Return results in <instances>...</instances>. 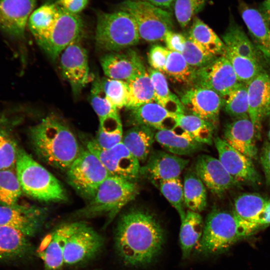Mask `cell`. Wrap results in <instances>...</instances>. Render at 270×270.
Here are the masks:
<instances>
[{
  "instance_id": "obj_1",
  "label": "cell",
  "mask_w": 270,
  "mask_h": 270,
  "mask_svg": "<svg viewBox=\"0 0 270 270\" xmlns=\"http://www.w3.org/2000/svg\"><path fill=\"white\" fill-rule=\"evenodd\" d=\"M164 230L150 212L133 210L122 214L116 226L114 248L126 266L139 267L150 264L162 250Z\"/></svg>"
},
{
  "instance_id": "obj_2",
  "label": "cell",
  "mask_w": 270,
  "mask_h": 270,
  "mask_svg": "<svg viewBox=\"0 0 270 270\" xmlns=\"http://www.w3.org/2000/svg\"><path fill=\"white\" fill-rule=\"evenodd\" d=\"M31 144L36 155L47 164L67 170L81 149L72 132L54 116H47L30 128Z\"/></svg>"
},
{
  "instance_id": "obj_3",
  "label": "cell",
  "mask_w": 270,
  "mask_h": 270,
  "mask_svg": "<svg viewBox=\"0 0 270 270\" xmlns=\"http://www.w3.org/2000/svg\"><path fill=\"white\" fill-rule=\"evenodd\" d=\"M15 168L22 190L28 196L46 202L66 200V190L59 180L20 148Z\"/></svg>"
},
{
  "instance_id": "obj_4",
  "label": "cell",
  "mask_w": 270,
  "mask_h": 270,
  "mask_svg": "<svg viewBox=\"0 0 270 270\" xmlns=\"http://www.w3.org/2000/svg\"><path fill=\"white\" fill-rule=\"evenodd\" d=\"M250 236L246 224L234 212L214 210L207 217L197 250L205 254H218Z\"/></svg>"
},
{
  "instance_id": "obj_5",
  "label": "cell",
  "mask_w": 270,
  "mask_h": 270,
  "mask_svg": "<svg viewBox=\"0 0 270 270\" xmlns=\"http://www.w3.org/2000/svg\"><path fill=\"white\" fill-rule=\"evenodd\" d=\"M138 191L135 182L110 176L100 185L90 202L76 214L84 218L106 215L109 223L136 198Z\"/></svg>"
},
{
  "instance_id": "obj_6",
  "label": "cell",
  "mask_w": 270,
  "mask_h": 270,
  "mask_svg": "<svg viewBox=\"0 0 270 270\" xmlns=\"http://www.w3.org/2000/svg\"><path fill=\"white\" fill-rule=\"evenodd\" d=\"M140 39L136 22L124 10L98 13L95 40L100 50L119 52L138 44Z\"/></svg>"
},
{
  "instance_id": "obj_7",
  "label": "cell",
  "mask_w": 270,
  "mask_h": 270,
  "mask_svg": "<svg viewBox=\"0 0 270 270\" xmlns=\"http://www.w3.org/2000/svg\"><path fill=\"white\" fill-rule=\"evenodd\" d=\"M122 10L134 19L140 38L149 42L164 40L166 34L172 30V13L150 2L126 0L120 6Z\"/></svg>"
},
{
  "instance_id": "obj_8",
  "label": "cell",
  "mask_w": 270,
  "mask_h": 270,
  "mask_svg": "<svg viewBox=\"0 0 270 270\" xmlns=\"http://www.w3.org/2000/svg\"><path fill=\"white\" fill-rule=\"evenodd\" d=\"M66 171L70 184L82 196L90 200L110 176L98 158L86 148L80 150Z\"/></svg>"
},
{
  "instance_id": "obj_9",
  "label": "cell",
  "mask_w": 270,
  "mask_h": 270,
  "mask_svg": "<svg viewBox=\"0 0 270 270\" xmlns=\"http://www.w3.org/2000/svg\"><path fill=\"white\" fill-rule=\"evenodd\" d=\"M83 22L78 14L70 13L60 6L58 16L46 34L37 41L38 44L55 60L70 44L79 40Z\"/></svg>"
},
{
  "instance_id": "obj_10",
  "label": "cell",
  "mask_w": 270,
  "mask_h": 270,
  "mask_svg": "<svg viewBox=\"0 0 270 270\" xmlns=\"http://www.w3.org/2000/svg\"><path fill=\"white\" fill-rule=\"evenodd\" d=\"M86 148L98 158L110 176L134 182L139 178L140 161L122 142L110 148L104 149L92 139L88 142Z\"/></svg>"
},
{
  "instance_id": "obj_11",
  "label": "cell",
  "mask_w": 270,
  "mask_h": 270,
  "mask_svg": "<svg viewBox=\"0 0 270 270\" xmlns=\"http://www.w3.org/2000/svg\"><path fill=\"white\" fill-rule=\"evenodd\" d=\"M240 82L226 53L195 70L192 85L212 90L222 98Z\"/></svg>"
},
{
  "instance_id": "obj_12",
  "label": "cell",
  "mask_w": 270,
  "mask_h": 270,
  "mask_svg": "<svg viewBox=\"0 0 270 270\" xmlns=\"http://www.w3.org/2000/svg\"><path fill=\"white\" fill-rule=\"evenodd\" d=\"M104 239L93 228L79 222L68 238L64 250V264L72 266L94 258L102 250Z\"/></svg>"
},
{
  "instance_id": "obj_13",
  "label": "cell",
  "mask_w": 270,
  "mask_h": 270,
  "mask_svg": "<svg viewBox=\"0 0 270 270\" xmlns=\"http://www.w3.org/2000/svg\"><path fill=\"white\" fill-rule=\"evenodd\" d=\"M62 74L69 82L74 94H78L91 79L86 50L76 40L60 54Z\"/></svg>"
},
{
  "instance_id": "obj_14",
  "label": "cell",
  "mask_w": 270,
  "mask_h": 270,
  "mask_svg": "<svg viewBox=\"0 0 270 270\" xmlns=\"http://www.w3.org/2000/svg\"><path fill=\"white\" fill-rule=\"evenodd\" d=\"M46 218V210L36 206L0 205V226L16 228L29 238L38 232Z\"/></svg>"
},
{
  "instance_id": "obj_15",
  "label": "cell",
  "mask_w": 270,
  "mask_h": 270,
  "mask_svg": "<svg viewBox=\"0 0 270 270\" xmlns=\"http://www.w3.org/2000/svg\"><path fill=\"white\" fill-rule=\"evenodd\" d=\"M180 100L184 110L205 120L214 126L217 122L221 108L222 97L214 91L199 86H192L185 91Z\"/></svg>"
},
{
  "instance_id": "obj_16",
  "label": "cell",
  "mask_w": 270,
  "mask_h": 270,
  "mask_svg": "<svg viewBox=\"0 0 270 270\" xmlns=\"http://www.w3.org/2000/svg\"><path fill=\"white\" fill-rule=\"evenodd\" d=\"M214 141L218 159L238 183L254 184L258 182V174L251 158L233 148L222 138L216 137Z\"/></svg>"
},
{
  "instance_id": "obj_17",
  "label": "cell",
  "mask_w": 270,
  "mask_h": 270,
  "mask_svg": "<svg viewBox=\"0 0 270 270\" xmlns=\"http://www.w3.org/2000/svg\"><path fill=\"white\" fill-rule=\"evenodd\" d=\"M79 222L62 224L48 233L42 240L38 254L45 270H60L64 265V250L66 240Z\"/></svg>"
},
{
  "instance_id": "obj_18",
  "label": "cell",
  "mask_w": 270,
  "mask_h": 270,
  "mask_svg": "<svg viewBox=\"0 0 270 270\" xmlns=\"http://www.w3.org/2000/svg\"><path fill=\"white\" fill-rule=\"evenodd\" d=\"M36 0H0V29L22 38Z\"/></svg>"
},
{
  "instance_id": "obj_19",
  "label": "cell",
  "mask_w": 270,
  "mask_h": 270,
  "mask_svg": "<svg viewBox=\"0 0 270 270\" xmlns=\"http://www.w3.org/2000/svg\"><path fill=\"white\" fill-rule=\"evenodd\" d=\"M188 162V160L178 156L155 150L150 153L146 164L141 167L140 174L158 185L164 180L180 178Z\"/></svg>"
},
{
  "instance_id": "obj_20",
  "label": "cell",
  "mask_w": 270,
  "mask_h": 270,
  "mask_svg": "<svg viewBox=\"0 0 270 270\" xmlns=\"http://www.w3.org/2000/svg\"><path fill=\"white\" fill-rule=\"evenodd\" d=\"M247 89L248 116L258 138L262 122L270 109V74L264 70L247 84Z\"/></svg>"
},
{
  "instance_id": "obj_21",
  "label": "cell",
  "mask_w": 270,
  "mask_h": 270,
  "mask_svg": "<svg viewBox=\"0 0 270 270\" xmlns=\"http://www.w3.org/2000/svg\"><path fill=\"white\" fill-rule=\"evenodd\" d=\"M195 173L213 194L220 195L238 182L218 159L209 155L200 156L195 164Z\"/></svg>"
},
{
  "instance_id": "obj_22",
  "label": "cell",
  "mask_w": 270,
  "mask_h": 270,
  "mask_svg": "<svg viewBox=\"0 0 270 270\" xmlns=\"http://www.w3.org/2000/svg\"><path fill=\"white\" fill-rule=\"evenodd\" d=\"M110 52L100 60L103 72L108 78L128 82L133 78L144 65L134 51Z\"/></svg>"
},
{
  "instance_id": "obj_23",
  "label": "cell",
  "mask_w": 270,
  "mask_h": 270,
  "mask_svg": "<svg viewBox=\"0 0 270 270\" xmlns=\"http://www.w3.org/2000/svg\"><path fill=\"white\" fill-rule=\"evenodd\" d=\"M256 133L249 116L235 118L226 125L222 138L228 144L252 160L256 157Z\"/></svg>"
},
{
  "instance_id": "obj_24",
  "label": "cell",
  "mask_w": 270,
  "mask_h": 270,
  "mask_svg": "<svg viewBox=\"0 0 270 270\" xmlns=\"http://www.w3.org/2000/svg\"><path fill=\"white\" fill-rule=\"evenodd\" d=\"M130 122L160 130L174 129L178 124V115L170 112L156 102L130 110Z\"/></svg>"
},
{
  "instance_id": "obj_25",
  "label": "cell",
  "mask_w": 270,
  "mask_h": 270,
  "mask_svg": "<svg viewBox=\"0 0 270 270\" xmlns=\"http://www.w3.org/2000/svg\"><path fill=\"white\" fill-rule=\"evenodd\" d=\"M238 8L254 45L270 60V26L260 12L240 2Z\"/></svg>"
},
{
  "instance_id": "obj_26",
  "label": "cell",
  "mask_w": 270,
  "mask_h": 270,
  "mask_svg": "<svg viewBox=\"0 0 270 270\" xmlns=\"http://www.w3.org/2000/svg\"><path fill=\"white\" fill-rule=\"evenodd\" d=\"M154 138L162 148L176 156L191 155L201 150L204 145L178 124L172 130H158Z\"/></svg>"
},
{
  "instance_id": "obj_27",
  "label": "cell",
  "mask_w": 270,
  "mask_h": 270,
  "mask_svg": "<svg viewBox=\"0 0 270 270\" xmlns=\"http://www.w3.org/2000/svg\"><path fill=\"white\" fill-rule=\"evenodd\" d=\"M29 238L12 227L0 226V260L22 259L32 252Z\"/></svg>"
},
{
  "instance_id": "obj_28",
  "label": "cell",
  "mask_w": 270,
  "mask_h": 270,
  "mask_svg": "<svg viewBox=\"0 0 270 270\" xmlns=\"http://www.w3.org/2000/svg\"><path fill=\"white\" fill-rule=\"evenodd\" d=\"M18 117L0 114V170L14 168L18 148L14 127Z\"/></svg>"
},
{
  "instance_id": "obj_29",
  "label": "cell",
  "mask_w": 270,
  "mask_h": 270,
  "mask_svg": "<svg viewBox=\"0 0 270 270\" xmlns=\"http://www.w3.org/2000/svg\"><path fill=\"white\" fill-rule=\"evenodd\" d=\"M126 82L128 96L126 108L130 110L156 102L152 81L144 66Z\"/></svg>"
},
{
  "instance_id": "obj_30",
  "label": "cell",
  "mask_w": 270,
  "mask_h": 270,
  "mask_svg": "<svg viewBox=\"0 0 270 270\" xmlns=\"http://www.w3.org/2000/svg\"><path fill=\"white\" fill-rule=\"evenodd\" d=\"M152 128L144 125L134 126L123 136L122 143L139 161L148 158L155 140Z\"/></svg>"
},
{
  "instance_id": "obj_31",
  "label": "cell",
  "mask_w": 270,
  "mask_h": 270,
  "mask_svg": "<svg viewBox=\"0 0 270 270\" xmlns=\"http://www.w3.org/2000/svg\"><path fill=\"white\" fill-rule=\"evenodd\" d=\"M181 222L180 242L182 258H186L200 241L204 224L200 214L190 210L186 212L184 218Z\"/></svg>"
},
{
  "instance_id": "obj_32",
  "label": "cell",
  "mask_w": 270,
  "mask_h": 270,
  "mask_svg": "<svg viewBox=\"0 0 270 270\" xmlns=\"http://www.w3.org/2000/svg\"><path fill=\"white\" fill-rule=\"evenodd\" d=\"M226 48L238 54L260 62L258 50L242 28L231 22L222 36Z\"/></svg>"
},
{
  "instance_id": "obj_33",
  "label": "cell",
  "mask_w": 270,
  "mask_h": 270,
  "mask_svg": "<svg viewBox=\"0 0 270 270\" xmlns=\"http://www.w3.org/2000/svg\"><path fill=\"white\" fill-rule=\"evenodd\" d=\"M153 84L155 101L167 110L177 115L184 113L180 100L168 88L164 75L152 68L148 70Z\"/></svg>"
},
{
  "instance_id": "obj_34",
  "label": "cell",
  "mask_w": 270,
  "mask_h": 270,
  "mask_svg": "<svg viewBox=\"0 0 270 270\" xmlns=\"http://www.w3.org/2000/svg\"><path fill=\"white\" fill-rule=\"evenodd\" d=\"M188 36L215 56L225 52L226 46L222 40L210 26L198 18L194 20Z\"/></svg>"
},
{
  "instance_id": "obj_35",
  "label": "cell",
  "mask_w": 270,
  "mask_h": 270,
  "mask_svg": "<svg viewBox=\"0 0 270 270\" xmlns=\"http://www.w3.org/2000/svg\"><path fill=\"white\" fill-rule=\"evenodd\" d=\"M60 12L56 4H44L30 14L28 24L36 41L42 38L56 22Z\"/></svg>"
},
{
  "instance_id": "obj_36",
  "label": "cell",
  "mask_w": 270,
  "mask_h": 270,
  "mask_svg": "<svg viewBox=\"0 0 270 270\" xmlns=\"http://www.w3.org/2000/svg\"><path fill=\"white\" fill-rule=\"evenodd\" d=\"M184 204L189 210L200 212L206 206V186L196 174H187L184 182Z\"/></svg>"
},
{
  "instance_id": "obj_37",
  "label": "cell",
  "mask_w": 270,
  "mask_h": 270,
  "mask_svg": "<svg viewBox=\"0 0 270 270\" xmlns=\"http://www.w3.org/2000/svg\"><path fill=\"white\" fill-rule=\"evenodd\" d=\"M99 121L98 133L94 140L100 148H110L122 142V126L118 114L108 116Z\"/></svg>"
},
{
  "instance_id": "obj_38",
  "label": "cell",
  "mask_w": 270,
  "mask_h": 270,
  "mask_svg": "<svg viewBox=\"0 0 270 270\" xmlns=\"http://www.w3.org/2000/svg\"><path fill=\"white\" fill-rule=\"evenodd\" d=\"M268 201L258 194H244L235 200L233 212L248 228V225L256 220Z\"/></svg>"
},
{
  "instance_id": "obj_39",
  "label": "cell",
  "mask_w": 270,
  "mask_h": 270,
  "mask_svg": "<svg viewBox=\"0 0 270 270\" xmlns=\"http://www.w3.org/2000/svg\"><path fill=\"white\" fill-rule=\"evenodd\" d=\"M178 125L193 139L202 144H210L214 126L193 114L185 113L178 115Z\"/></svg>"
},
{
  "instance_id": "obj_40",
  "label": "cell",
  "mask_w": 270,
  "mask_h": 270,
  "mask_svg": "<svg viewBox=\"0 0 270 270\" xmlns=\"http://www.w3.org/2000/svg\"><path fill=\"white\" fill-rule=\"evenodd\" d=\"M225 112L235 118L249 116L247 84L239 82L222 98Z\"/></svg>"
},
{
  "instance_id": "obj_41",
  "label": "cell",
  "mask_w": 270,
  "mask_h": 270,
  "mask_svg": "<svg viewBox=\"0 0 270 270\" xmlns=\"http://www.w3.org/2000/svg\"><path fill=\"white\" fill-rule=\"evenodd\" d=\"M225 53L240 82L247 84L264 70L258 61L240 56L226 48Z\"/></svg>"
},
{
  "instance_id": "obj_42",
  "label": "cell",
  "mask_w": 270,
  "mask_h": 270,
  "mask_svg": "<svg viewBox=\"0 0 270 270\" xmlns=\"http://www.w3.org/2000/svg\"><path fill=\"white\" fill-rule=\"evenodd\" d=\"M22 192L15 168L0 170V204H17Z\"/></svg>"
},
{
  "instance_id": "obj_43",
  "label": "cell",
  "mask_w": 270,
  "mask_h": 270,
  "mask_svg": "<svg viewBox=\"0 0 270 270\" xmlns=\"http://www.w3.org/2000/svg\"><path fill=\"white\" fill-rule=\"evenodd\" d=\"M196 70L187 63L182 54L170 51L164 72L179 82L192 84Z\"/></svg>"
},
{
  "instance_id": "obj_44",
  "label": "cell",
  "mask_w": 270,
  "mask_h": 270,
  "mask_svg": "<svg viewBox=\"0 0 270 270\" xmlns=\"http://www.w3.org/2000/svg\"><path fill=\"white\" fill-rule=\"evenodd\" d=\"M158 187L163 196L176 210L182 221L186 212L184 209V186L180 178L161 182Z\"/></svg>"
},
{
  "instance_id": "obj_45",
  "label": "cell",
  "mask_w": 270,
  "mask_h": 270,
  "mask_svg": "<svg viewBox=\"0 0 270 270\" xmlns=\"http://www.w3.org/2000/svg\"><path fill=\"white\" fill-rule=\"evenodd\" d=\"M102 88L109 101L118 110L126 107L128 96L126 82L110 78H100Z\"/></svg>"
},
{
  "instance_id": "obj_46",
  "label": "cell",
  "mask_w": 270,
  "mask_h": 270,
  "mask_svg": "<svg viewBox=\"0 0 270 270\" xmlns=\"http://www.w3.org/2000/svg\"><path fill=\"white\" fill-rule=\"evenodd\" d=\"M90 94L91 105L99 120L118 114V110L108 99L102 88L100 78H96L92 82Z\"/></svg>"
},
{
  "instance_id": "obj_47",
  "label": "cell",
  "mask_w": 270,
  "mask_h": 270,
  "mask_svg": "<svg viewBox=\"0 0 270 270\" xmlns=\"http://www.w3.org/2000/svg\"><path fill=\"white\" fill-rule=\"evenodd\" d=\"M182 54L187 63L196 69L205 66L216 57L202 48L188 36L186 37Z\"/></svg>"
},
{
  "instance_id": "obj_48",
  "label": "cell",
  "mask_w": 270,
  "mask_h": 270,
  "mask_svg": "<svg viewBox=\"0 0 270 270\" xmlns=\"http://www.w3.org/2000/svg\"><path fill=\"white\" fill-rule=\"evenodd\" d=\"M174 2L176 18L180 26L185 28L203 8L206 0H175Z\"/></svg>"
},
{
  "instance_id": "obj_49",
  "label": "cell",
  "mask_w": 270,
  "mask_h": 270,
  "mask_svg": "<svg viewBox=\"0 0 270 270\" xmlns=\"http://www.w3.org/2000/svg\"><path fill=\"white\" fill-rule=\"evenodd\" d=\"M170 50L160 45H154L148 53V60L152 68L164 72Z\"/></svg>"
},
{
  "instance_id": "obj_50",
  "label": "cell",
  "mask_w": 270,
  "mask_h": 270,
  "mask_svg": "<svg viewBox=\"0 0 270 270\" xmlns=\"http://www.w3.org/2000/svg\"><path fill=\"white\" fill-rule=\"evenodd\" d=\"M164 40L169 50L182 54L184 48L186 37L180 34L170 30L166 34Z\"/></svg>"
},
{
  "instance_id": "obj_51",
  "label": "cell",
  "mask_w": 270,
  "mask_h": 270,
  "mask_svg": "<svg viewBox=\"0 0 270 270\" xmlns=\"http://www.w3.org/2000/svg\"><path fill=\"white\" fill-rule=\"evenodd\" d=\"M270 224V201L268 200L256 220L248 225V228L252 235Z\"/></svg>"
},
{
  "instance_id": "obj_52",
  "label": "cell",
  "mask_w": 270,
  "mask_h": 270,
  "mask_svg": "<svg viewBox=\"0 0 270 270\" xmlns=\"http://www.w3.org/2000/svg\"><path fill=\"white\" fill-rule=\"evenodd\" d=\"M88 0H58L56 2L64 10L78 14L87 6Z\"/></svg>"
},
{
  "instance_id": "obj_53",
  "label": "cell",
  "mask_w": 270,
  "mask_h": 270,
  "mask_svg": "<svg viewBox=\"0 0 270 270\" xmlns=\"http://www.w3.org/2000/svg\"><path fill=\"white\" fill-rule=\"evenodd\" d=\"M260 160L266 180L270 186V142L264 143L261 150Z\"/></svg>"
},
{
  "instance_id": "obj_54",
  "label": "cell",
  "mask_w": 270,
  "mask_h": 270,
  "mask_svg": "<svg viewBox=\"0 0 270 270\" xmlns=\"http://www.w3.org/2000/svg\"><path fill=\"white\" fill-rule=\"evenodd\" d=\"M150 2L164 9L170 8L175 0H132Z\"/></svg>"
},
{
  "instance_id": "obj_55",
  "label": "cell",
  "mask_w": 270,
  "mask_h": 270,
  "mask_svg": "<svg viewBox=\"0 0 270 270\" xmlns=\"http://www.w3.org/2000/svg\"><path fill=\"white\" fill-rule=\"evenodd\" d=\"M260 12L265 19L270 18V0H265L262 4Z\"/></svg>"
},
{
  "instance_id": "obj_56",
  "label": "cell",
  "mask_w": 270,
  "mask_h": 270,
  "mask_svg": "<svg viewBox=\"0 0 270 270\" xmlns=\"http://www.w3.org/2000/svg\"><path fill=\"white\" fill-rule=\"evenodd\" d=\"M269 25L270 26V18L266 19Z\"/></svg>"
},
{
  "instance_id": "obj_57",
  "label": "cell",
  "mask_w": 270,
  "mask_h": 270,
  "mask_svg": "<svg viewBox=\"0 0 270 270\" xmlns=\"http://www.w3.org/2000/svg\"><path fill=\"white\" fill-rule=\"evenodd\" d=\"M268 139H269V140L270 141V129L268 130Z\"/></svg>"
},
{
  "instance_id": "obj_58",
  "label": "cell",
  "mask_w": 270,
  "mask_h": 270,
  "mask_svg": "<svg viewBox=\"0 0 270 270\" xmlns=\"http://www.w3.org/2000/svg\"><path fill=\"white\" fill-rule=\"evenodd\" d=\"M268 117H269V118H270V110H269V112H268Z\"/></svg>"
}]
</instances>
